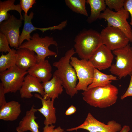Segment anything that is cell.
Segmentation results:
<instances>
[{"mask_svg": "<svg viewBox=\"0 0 132 132\" xmlns=\"http://www.w3.org/2000/svg\"><path fill=\"white\" fill-rule=\"evenodd\" d=\"M75 53L74 49L71 48L53 64L57 69L53 75L59 79L66 93L71 97L78 92L76 90L78 78L74 69L70 63L71 57Z\"/></svg>", "mask_w": 132, "mask_h": 132, "instance_id": "1", "label": "cell"}, {"mask_svg": "<svg viewBox=\"0 0 132 132\" xmlns=\"http://www.w3.org/2000/svg\"><path fill=\"white\" fill-rule=\"evenodd\" d=\"M118 92V88L110 83L87 89L82 94L83 100L87 103L102 108L110 107L115 103Z\"/></svg>", "mask_w": 132, "mask_h": 132, "instance_id": "2", "label": "cell"}, {"mask_svg": "<svg viewBox=\"0 0 132 132\" xmlns=\"http://www.w3.org/2000/svg\"><path fill=\"white\" fill-rule=\"evenodd\" d=\"M74 49L81 59L88 60L103 44L100 33L92 29L81 31L75 37Z\"/></svg>", "mask_w": 132, "mask_h": 132, "instance_id": "3", "label": "cell"}, {"mask_svg": "<svg viewBox=\"0 0 132 132\" xmlns=\"http://www.w3.org/2000/svg\"><path fill=\"white\" fill-rule=\"evenodd\" d=\"M51 45L57 47L58 44L53 37L48 36L40 37L39 34L36 33L31 36L29 41L23 43L17 49L24 48L33 51L37 54V63H40L45 60L47 56H57L56 52L49 49Z\"/></svg>", "mask_w": 132, "mask_h": 132, "instance_id": "4", "label": "cell"}, {"mask_svg": "<svg viewBox=\"0 0 132 132\" xmlns=\"http://www.w3.org/2000/svg\"><path fill=\"white\" fill-rule=\"evenodd\" d=\"M116 62L112 64L109 71L119 79L132 73V48L129 44L122 48L113 51Z\"/></svg>", "mask_w": 132, "mask_h": 132, "instance_id": "5", "label": "cell"}, {"mask_svg": "<svg viewBox=\"0 0 132 132\" xmlns=\"http://www.w3.org/2000/svg\"><path fill=\"white\" fill-rule=\"evenodd\" d=\"M70 63L74 69L78 80L76 91H86L93 81L94 67L88 60L79 59L73 56L71 58Z\"/></svg>", "mask_w": 132, "mask_h": 132, "instance_id": "6", "label": "cell"}, {"mask_svg": "<svg viewBox=\"0 0 132 132\" xmlns=\"http://www.w3.org/2000/svg\"><path fill=\"white\" fill-rule=\"evenodd\" d=\"M129 13L123 8L117 12H114L108 8L101 13L99 19H104L107 22V26H112L121 30L132 42V29L127 21Z\"/></svg>", "mask_w": 132, "mask_h": 132, "instance_id": "7", "label": "cell"}, {"mask_svg": "<svg viewBox=\"0 0 132 132\" xmlns=\"http://www.w3.org/2000/svg\"><path fill=\"white\" fill-rule=\"evenodd\" d=\"M27 71L16 65L0 73V78L5 94L15 93L21 88Z\"/></svg>", "mask_w": 132, "mask_h": 132, "instance_id": "8", "label": "cell"}, {"mask_svg": "<svg viewBox=\"0 0 132 132\" xmlns=\"http://www.w3.org/2000/svg\"><path fill=\"white\" fill-rule=\"evenodd\" d=\"M100 34L103 44L111 51L124 47L130 42L123 32L112 26H107L101 30Z\"/></svg>", "mask_w": 132, "mask_h": 132, "instance_id": "9", "label": "cell"}, {"mask_svg": "<svg viewBox=\"0 0 132 132\" xmlns=\"http://www.w3.org/2000/svg\"><path fill=\"white\" fill-rule=\"evenodd\" d=\"M122 128L121 124L114 120L110 121L107 124H105L97 120L89 113L83 123L77 127L67 129L66 131H71L83 129L89 132H118Z\"/></svg>", "mask_w": 132, "mask_h": 132, "instance_id": "10", "label": "cell"}, {"mask_svg": "<svg viewBox=\"0 0 132 132\" xmlns=\"http://www.w3.org/2000/svg\"><path fill=\"white\" fill-rule=\"evenodd\" d=\"M23 20L10 14L8 19L0 23V32L5 36L10 46L17 49L20 45V28Z\"/></svg>", "mask_w": 132, "mask_h": 132, "instance_id": "11", "label": "cell"}, {"mask_svg": "<svg viewBox=\"0 0 132 132\" xmlns=\"http://www.w3.org/2000/svg\"><path fill=\"white\" fill-rule=\"evenodd\" d=\"M113 58L111 50L103 44L95 51L88 60L94 68L101 70L110 67Z\"/></svg>", "mask_w": 132, "mask_h": 132, "instance_id": "12", "label": "cell"}, {"mask_svg": "<svg viewBox=\"0 0 132 132\" xmlns=\"http://www.w3.org/2000/svg\"><path fill=\"white\" fill-rule=\"evenodd\" d=\"M37 78L28 74L24 79L19 91L20 97L22 98H30L33 96L32 93L37 92L43 97L44 92L42 83Z\"/></svg>", "mask_w": 132, "mask_h": 132, "instance_id": "13", "label": "cell"}, {"mask_svg": "<svg viewBox=\"0 0 132 132\" xmlns=\"http://www.w3.org/2000/svg\"><path fill=\"white\" fill-rule=\"evenodd\" d=\"M34 96L41 100L42 107L37 109L38 111L45 117L44 124L45 126L49 125L55 124L56 121V108L54 105V100L49 99L45 100L40 94L36 93Z\"/></svg>", "mask_w": 132, "mask_h": 132, "instance_id": "14", "label": "cell"}, {"mask_svg": "<svg viewBox=\"0 0 132 132\" xmlns=\"http://www.w3.org/2000/svg\"><path fill=\"white\" fill-rule=\"evenodd\" d=\"M35 53L27 48L17 49L16 65L20 68L27 71L37 62V55Z\"/></svg>", "mask_w": 132, "mask_h": 132, "instance_id": "15", "label": "cell"}, {"mask_svg": "<svg viewBox=\"0 0 132 132\" xmlns=\"http://www.w3.org/2000/svg\"><path fill=\"white\" fill-rule=\"evenodd\" d=\"M37 111L34 105L27 111L25 116L19 122L16 130L17 132H24L28 131L31 132H40L38 124L36 121L35 113Z\"/></svg>", "mask_w": 132, "mask_h": 132, "instance_id": "16", "label": "cell"}, {"mask_svg": "<svg viewBox=\"0 0 132 132\" xmlns=\"http://www.w3.org/2000/svg\"><path fill=\"white\" fill-rule=\"evenodd\" d=\"M52 67L47 60L37 63L29 68L28 73L38 78L41 82H44L51 79L52 76Z\"/></svg>", "mask_w": 132, "mask_h": 132, "instance_id": "17", "label": "cell"}, {"mask_svg": "<svg viewBox=\"0 0 132 132\" xmlns=\"http://www.w3.org/2000/svg\"><path fill=\"white\" fill-rule=\"evenodd\" d=\"M44 94L43 97L44 99L55 100L58 98L62 93L63 88L61 81L56 76L53 75L52 78L46 82L42 83Z\"/></svg>", "mask_w": 132, "mask_h": 132, "instance_id": "18", "label": "cell"}, {"mask_svg": "<svg viewBox=\"0 0 132 132\" xmlns=\"http://www.w3.org/2000/svg\"><path fill=\"white\" fill-rule=\"evenodd\" d=\"M21 112V105L19 102L12 100L0 107V119L13 121L18 118Z\"/></svg>", "mask_w": 132, "mask_h": 132, "instance_id": "19", "label": "cell"}, {"mask_svg": "<svg viewBox=\"0 0 132 132\" xmlns=\"http://www.w3.org/2000/svg\"><path fill=\"white\" fill-rule=\"evenodd\" d=\"M34 15V13L32 12H31L29 15H25L24 13L23 14V17L24 24L19 40L20 46L23 43L24 40L29 41L30 40L31 36H30V34L33 31L39 30L43 33L47 30H51L50 27L39 28L33 26L31 20L33 18Z\"/></svg>", "mask_w": 132, "mask_h": 132, "instance_id": "20", "label": "cell"}, {"mask_svg": "<svg viewBox=\"0 0 132 132\" xmlns=\"http://www.w3.org/2000/svg\"><path fill=\"white\" fill-rule=\"evenodd\" d=\"M86 3L90 8V15L87 20V22L90 24L99 19L101 11L107 8L106 6L104 0H87Z\"/></svg>", "mask_w": 132, "mask_h": 132, "instance_id": "21", "label": "cell"}, {"mask_svg": "<svg viewBox=\"0 0 132 132\" xmlns=\"http://www.w3.org/2000/svg\"><path fill=\"white\" fill-rule=\"evenodd\" d=\"M15 0H8L2 1H0V23L6 20L9 18L10 14L9 11L15 10L17 11L20 15V19L23 20V17L21 14L22 10L20 4H14Z\"/></svg>", "mask_w": 132, "mask_h": 132, "instance_id": "22", "label": "cell"}, {"mask_svg": "<svg viewBox=\"0 0 132 132\" xmlns=\"http://www.w3.org/2000/svg\"><path fill=\"white\" fill-rule=\"evenodd\" d=\"M16 50L12 48L6 54L2 53L0 57V72L16 65L17 58Z\"/></svg>", "mask_w": 132, "mask_h": 132, "instance_id": "23", "label": "cell"}, {"mask_svg": "<svg viewBox=\"0 0 132 132\" xmlns=\"http://www.w3.org/2000/svg\"><path fill=\"white\" fill-rule=\"evenodd\" d=\"M65 3L73 12L87 17L88 14L86 10L85 0H65Z\"/></svg>", "mask_w": 132, "mask_h": 132, "instance_id": "24", "label": "cell"}, {"mask_svg": "<svg viewBox=\"0 0 132 132\" xmlns=\"http://www.w3.org/2000/svg\"><path fill=\"white\" fill-rule=\"evenodd\" d=\"M117 77L111 74L108 75L101 72L96 81L95 87L103 86L111 83L112 80H117Z\"/></svg>", "mask_w": 132, "mask_h": 132, "instance_id": "25", "label": "cell"}, {"mask_svg": "<svg viewBox=\"0 0 132 132\" xmlns=\"http://www.w3.org/2000/svg\"><path fill=\"white\" fill-rule=\"evenodd\" d=\"M125 0H105V4L108 8L112 10L114 9L117 12L123 8Z\"/></svg>", "mask_w": 132, "mask_h": 132, "instance_id": "26", "label": "cell"}, {"mask_svg": "<svg viewBox=\"0 0 132 132\" xmlns=\"http://www.w3.org/2000/svg\"><path fill=\"white\" fill-rule=\"evenodd\" d=\"M9 45V42L5 36L0 32V52L6 54L10 52L11 49Z\"/></svg>", "mask_w": 132, "mask_h": 132, "instance_id": "27", "label": "cell"}, {"mask_svg": "<svg viewBox=\"0 0 132 132\" xmlns=\"http://www.w3.org/2000/svg\"><path fill=\"white\" fill-rule=\"evenodd\" d=\"M36 3L35 0H20L19 4L22 10L24 11L25 14L27 15L29 9Z\"/></svg>", "mask_w": 132, "mask_h": 132, "instance_id": "28", "label": "cell"}, {"mask_svg": "<svg viewBox=\"0 0 132 132\" xmlns=\"http://www.w3.org/2000/svg\"><path fill=\"white\" fill-rule=\"evenodd\" d=\"M55 126L53 124L46 125L43 128V131L42 132H63V129L61 128L60 126L55 128Z\"/></svg>", "mask_w": 132, "mask_h": 132, "instance_id": "29", "label": "cell"}, {"mask_svg": "<svg viewBox=\"0 0 132 132\" xmlns=\"http://www.w3.org/2000/svg\"><path fill=\"white\" fill-rule=\"evenodd\" d=\"M125 10L130 14L131 18L130 23V25H132V0H125L123 6Z\"/></svg>", "mask_w": 132, "mask_h": 132, "instance_id": "30", "label": "cell"}, {"mask_svg": "<svg viewBox=\"0 0 132 132\" xmlns=\"http://www.w3.org/2000/svg\"><path fill=\"white\" fill-rule=\"evenodd\" d=\"M130 76L131 78L129 86L125 93L121 97V100L128 96H132V73Z\"/></svg>", "mask_w": 132, "mask_h": 132, "instance_id": "31", "label": "cell"}, {"mask_svg": "<svg viewBox=\"0 0 132 132\" xmlns=\"http://www.w3.org/2000/svg\"><path fill=\"white\" fill-rule=\"evenodd\" d=\"M5 94L3 86L1 82L0 83V107L7 102L5 99Z\"/></svg>", "mask_w": 132, "mask_h": 132, "instance_id": "32", "label": "cell"}, {"mask_svg": "<svg viewBox=\"0 0 132 132\" xmlns=\"http://www.w3.org/2000/svg\"><path fill=\"white\" fill-rule=\"evenodd\" d=\"M76 111V107L73 105H71L67 109L65 112L66 115H69L74 113Z\"/></svg>", "mask_w": 132, "mask_h": 132, "instance_id": "33", "label": "cell"}, {"mask_svg": "<svg viewBox=\"0 0 132 132\" xmlns=\"http://www.w3.org/2000/svg\"><path fill=\"white\" fill-rule=\"evenodd\" d=\"M130 130L129 126L127 125H124L122 128L118 132H128Z\"/></svg>", "mask_w": 132, "mask_h": 132, "instance_id": "34", "label": "cell"}]
</instances>
